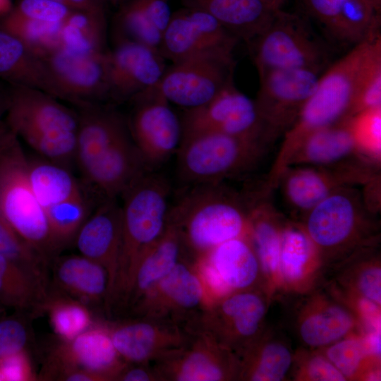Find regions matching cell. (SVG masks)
Listing matches in <instances>:
<instances>
[{"mask_svg":"<svg viewBox=\"0 0 381 381\" xmlns=\"http://www.w3.org/2000/svg\"><path fill=\"white\" fill-rule=\"evenodd\" d=\"M381 65V37L362 42L320 75L315 90L284 134L280 152L291 156L313 131L349 118L365 79Z\"/></svg>","mask_w":381,"mask_h":381,"instance_id":"cell-1","label":"cell"},{"mask_svg":"<svg viewBox=\"0 0 381 381\" xmlns=\"http://www.w3.org/2000/svg\"><path fill=\"white\" fill-rule=\"evenodd\" d=\"M188 187L169 207L168 220L177 226L184 250L194 262L226 241L248 236L245 197L224 182Z\"/></svg>","mask_w":381,"mask_h":381,"instance_id":"cell-2","label":"cell"},{"mask_svg":"<svg viewBox=\"0 0 381 381\" xmlns=\"http://www.w3.org/2000/svg\"><path fill=\"white\" fill-rule=\"evenodd\" d=\"M171 186L155 170L138 179L122 195V241L109 303H124L143 252L164 232L168 221Z\"/></svg>","mask_w":381,"mask_h":381,"instance_id":"cell-3","label":"cell"},{"mask_svg":"<svg viewBox=\"0 0 381 381\" xmlns=\"http://www.w3.org/2000/svg\"><path fill=\"white\" fill-rule=\"evenodd\" d=\"M4 121L13 133L46 159L62 163L73 152L77 111L44 91L8 85Z\"/></svg>","mask_w":381,"mask_h":381,"instance_id":"cell-4","label":"cell"},{"mask_svg":"<svg viewBox=\"0 0 381 381\" xmlns=\"http://www.w3.org/2000/svg\"><path fill=\"white\" fill-rule=\"evenodd\" d=\"M373 214L354 187H343L309 211L301 224L322 262L349 256L373 236Z\"/></svg>","mask_w":381,"mask_h":381,"instance_id":"cell-5","label":"cell"},{"mask_svg":"<svg viewBox=\"0 0 381 381\" xmlns=\"http://www.w3.org/2000/svg\"><path fill=\"white\" fill-rule=\"evenodd\" d=\"M0 216L49 262L57 254L28 176V157L9 129L0 141Z\"/></svg>","mask_w":381,"mask_h":381,"instance_id":"cell-6","label":"cell"},{"mask_svg":"<svg viewBox=\"0 0 381 381\" xmlns=\"http://www.w3.org/2000/svg\"><path fill=\"white\" fill-rule=\"evenodd\" d=\"M267 147L219 132H202L182 138L176 152V174L188 186L224 182L253 169Z\"/></svg>","mask_w":381,"mask_h":381,"instance_id":"cell-7","label":"cell"},{"mask_svg":"<svg viewBox=\"0 0 381 381\" xmlns=\"http://www.w3.org/2000/svg\"><path fill=\"white\" fill-rule=\"evenodd\" d=\"M259 75L272 70L310 69L320 72L327 52L307 20L281 9L248 44Z\"/></svg>","mask_w":381,"mask_h":381,"instance_id":"cell-8","label":"cell"},{"mask_svg":"<svg viewBox=\"0 0 381 381\" xmlns=\"http://www.w3.org/2000/svg\"><path fill=\"white\" fill-rule=\"evenodd\" d=\"M267 310L260 291H233L207 303L188 328L210 335L239 358L262 333Z\"/></svg>","mask_w":381,"mask_h":381,"instance_id":"cell-9","label":"cell"},{"mask_svg":"<svg viewBox=\"0 0 381 381\" xmlns=\"http://www.w3.org/2000/svg\"><path fill=\"white\" fill-rule=\"evenodd\" d=\"M235 66L233 54L193 56L167 68L156 88L170 104L197 108L233 83Z\"/></svg>","mask_w":381,"mask_h":381,"instance_id":"cell-10","label":"cell"},{"mask_svg":"<svg viewBox=\"0 0 381 381\" xmlns=\"http://www.w3.org/2000/svg\"><path fill=\"white\" fill-rule=\"evenodd\" d=\"M182 138L202 132H219L260 143H270L265 126L251 99L234 85H228L209 102L184 109L180 117Z\"/></svg>","mask_w":381,"mask_h":381,"instance_id":"cell-11","label":"cell"},{"mask_svg":"<svg viewBox=\"0 0 381 381\" xmlns=\"http://www.w3.org/2000/svg\"><path fill=\"white\" fill-rule=\"evenodd\" d=\"M207 298L192 260L185 253L174 267L131 309L136 315L188 328Z\"/></svg>","mask_w":381,"mask_h":381,"instance_id":"cell-12","label":"cell"},{"mask_svg":"<svg viewBox=\"0 0 381 381\" xmlns=\"http://www.w3.org/2000/svg\"><path fill=\"white\" fill-rule=\"evenodd\" d=\"M127 364L114 347L105 322L96 321L74 338L59 339L51 346L40 377L57 380L66 372L83 370L98 375L103 381H115Z\"/></svg>","mask_w":381,"mask_h":381,"instance_id":"cell-13","label":"cell"},{"mask_svg":"<svg viewBox=\"0 0 381 381\" xmlns=\"http://www.w3.org/2000/svg\"><path fill=\"white\" fill-rule=\"evenodd\" d=\"M127 120L131 137L153 170L176 153L182 140L180 117L156 86L138 95Z\"/></svg>","mask_w":381,"mask_h":381,"instance_id":"cell-14","label":"cell"},{"mask_svg":"<svg viewBox=\"0 0 381 381\" xmlns=\"http://www.w3.org/2000/svg\"><path fill=\"white\" fill-rule=\"evenodd\" d=\"M259 76L260 85L255 102L271 143L296 121L320 75L310 69H284Z\"/></svg>","mask_w":381,"mask_h":381,"instance_id":"cell-15","label":"cell"},{"mask_svg":"<svg viewBox=\"0 0 381 381\" xmlns=\"http://www.w3.org/2000/svg\"><path fill=\"white\" fill-rule=\"evenodd\" d=\"M375 167L378 166L365 161L336 167L290 166L281 175L277 186H281L289 207L303 217L337 190L365 185L377 177Z\"/></svg>","mask_w":381,"mask_h":381,"instance_id":"cell-16","label":"cell"},{"mask_svg":"<svg viewBox=\"0 0 381 381\" xmlns=\"http://www.w3.org/2000/svg\"><path fill=\"white\" fill-rule=\"evenodd\" d=\"M107 52L85 56L59 47L42 57L48 72L51 95L73 107L104 103L109 99Z\"/></svg>","mask_w":381,"mask_h":381,"instance_id":"cell-17","label":"cell"},{"mask_svg":"<svg viewBox=\"0 0 381 381\" xmlns=\"http://www.w3.org/2000/svg\"><path fill=\"white\" fill-rule=\"evenodd\" d=\"M191 331V337L185 346L150 364L160 380H237L239 369L238 357L210 335Z\"/></svg>","mask_w":381,"mask_h":381,"instance_id":"cell-18","label":"cell"},{"mask_svg":"<svg viewBox=\"0 0 381 381\" xmlns=\"http://www.w3.org/2000/svg\"><path fill=\"white\" fill-rule=\"evenodd\" d=\"M207 303L231 292L254 288L261 272L248 236L226 241L194 262Z\"/></svg>","mask_w":381,"mask_h":381,"instance_id":"cell-19","label":"cell"},{"mask_svg":"<svg viewBox=\"0 0 381 381\" xmlns=\"http://www.w3.org/2000/svg\"><path fill=\"white\" fill-rule=\"evenodd\" d=\"M238 39L209 13L184 7L172 13L159 52L172 63L202 54H233Z\"/></svg>","mask_w":381,"mask_h":381,"instance_id":"cell-20","label":"cell"},{"mask_svg":"<svg viewBox=\"0 0 381 381\" xmlns=\"http://www.w3.org/2000/svg\"><path fill=\"white\" fill-rule=\"evenodd\" d=\"M105 324L114 347L128 363L152 364L182 348L192 334L186 327L142 318Z\"/></svg>","mask_w":381,"mask_h":381,"instance_id":"cell-21","label":"cell"},{"mask_svg":"<svg viewBox=\"0 0 381 381\" xmlns=\"http://www.w3.org/2000/svg\"><path fill=\"white\" fill-rule=\"evenodd\" d=\"M157 49L128 41L114 44L106 54L109 99L131 101L155 87L167 67Z\"/></svg>","mask_w":381,"mask_h":381,"instance_id":"cell-22","label":"cell"},{"mask_svg":"<svg viewBox=\"0 0 381 381\" xmlns=\"http://www.w3.org/2000/svg\"><path fill=\"white\" fill-rule=\"evenodd\" d=\"M306 10L327 37L342 45L379 35L380 13L368 0H303Z\"/></svg>","mask_w":381,"mask_h":381,"instance_id":"cell-23","label":"cell"},{"mask_svg":"<svg viewBox=\"0 0 381 381\" xmlns=\"http://www.w3.org/2000/svg\"><path fill=\"white\" fill-rule=\"evenodd\" d=\"M121 241V206L117 199L100 201L74 240L80 255L99 263L107 272L109 287L106 306L116 279Z\"/></svg>","mask_w":381,"mask_h":381,"instance_id":"cell-24","label":"cell"},{"mask_svg":"<svg viewBox=\"0 0 381 381\" xmlns=\"http://www.w3.org/2000/svg\"><path fill=\"white\" fill-rule=\"evenodd\" d=\"M151 170L128 132L99 156L83 176L100 202L121 197L138 179Z\"/></svg>","mask_w":381,"mask_h":381,"instance_id":"cell-25","label":"cell"},{"mask_svg":"<svg viewBox=\"0 0 381 381\" xmlns=\"http://www.w3.org/2000/svg\"><path fill=\"white\" fill-rule=\"evenodd\" d=\"M78 114L75 164L83 175L113 143L129 132L127 120L104 103L74 106Z\"/></svg>","mask_w":381,"mask_h":381,"instance_id":"cell-26","label":"cell"},{"mask_svg":"<svg viewBox=\"0 0 381 381\" xmlns=\"http://www.w3.org/2000/svg\"><path fill=\"white\" fill-rule=\"evenodd\" d=\"M358 318L346 306L325 296L310 298L298 314V338L312 349H323L355 334Z\"/></svg>","mask_w":381,"mask_h":381,"instance_id":"cell-27","label":"cell"},{"mask_svg":"<svg viewBox=\"0 0 381 381\" xmlns=\"http://www.w3.org/2000/svg\"><path fill=\"white\" fill-rule=\"evenodd\" d=\"M268 193L270 191L263 188L247 198L249 222L248 237L268 285L277 286L282 284L279 255L281 234L285 219L266 198Z\"/></svg>","mask_w":381,"mask_h":381,"instance_id":"cell-28","label":"cell"},{"mask_svg":"<svg viewBox=\"0 0 381 381\" xmlns=\"http://www.w3.org/2000/svg\"><path fill=\"white\" fill-rule=\"evenodd\" d=\"M171 15L169 0H125L113 18V42H133L159 51Z\"/></svg>","mask_w":381,"mask_h":381,"instance_id":"cell-29","label":"cell"},{"mask_svg":"<svg viewBox=\"0 0 381 381\" xmlns=\"http://www.w3.org/2000/svg\"><path fill=\"white\" fill-rule=\"evenodd\" d=\"M184 7L213 16L238 40L247 44L265 30L278 11L269 0H180Z\"/></svg>","mask_w":381,"mask_h":381,"instance_id":"cell-30","label":"cell"},{"mask_svg":"<svg viewBox=\"0 0 381 381\" xmlns=\"http://www.w3.org/2000/svg\"><path fill=\"white\" fill-rule=\"evenodd\" d=\"M184 253L180 232L168 220L162 235L140 256L124 306L132 309L174 267Z\"/></svg>","mask_w":381,"mask_h":381,"instance_id":"cell-31","label":"cell"},{"mask_svg":"<svg viewBox=\"0 0 381 381\" xmlns=\"http://www.w3.org/2000/svg\"><path fill=\"white\" fill-rule=\"evenodd\" d=\"M362 160L370 161L358 152L344 119L308 135L292 155L288 167H336Z\"/></svg>","mask_w":381,"mask_h":381,"instance_id":"cell-32","label":"cell"},{"mask_svg":"<svg viewBox=\"0 0 381 381\" xmlns=\"http://www.w3.org/2000/svg\"><path fill=\"white\" fill-rule=\"evenodd\" d=\"M54 279L64 292L87 306H106L109 277L99 263L80 255L56 258Z\"/></svg>","mask_w":381,"mask_h":381,"instance_id":"cell-33","label":"cell"},{"mask_svg":"<svg viewBox=\"0 0 381 381\" xmlns=\"http://www.w3.org/2000/svg\"><path fill=\"white\" fill-rule=\"evenodd\" d=\"M0 81L10 86H25L51 95L44 59L15 35L0 26Z\"/></svg>","mask_w":381,"mask_h":381,"instance_id":"cell-34","label":"cell"},{"mask_svg":"<svg viewBox=\"0 0 381 381\" xmlns=\"http://www.w3.org/2000/svg\"><path fill=\"white\" fill-rule=\"evenodd\" d=\"M262 333L239 357L237 380L279 381L288 374L294 362L288 345Z\"/></svg>","mask_w":381,"mask_h":381,"instance_id":"cell-35","label":"cell"},{"mask_svg":"<svg viewBox=\"0 0 381 381\" xmlns=\"http://www.w3.org/2000/svg\"><path fill=\"white\" fill-rule=\"evenodd\" d=\"M48 284L0 255V303L34 315L42 313Z\"/></svg>","mask_w":381,"mask_h":381,"instance_id":"cell-36","label":"cell"},{"mask_svg":"<svg viewBox=\"0 0 381 381\" xmlns=\"http://www.w3.org/2000/svg\"><path fill=\"white\" fill-rule=\"evenodd\" d=\"M320 262L318 253L301 224L285 220L279 255L282 284L299 286Z\"/></svg>","mask_w":381,"mask_h":381,"instance_id":"cell-37","label":"cell"},{"mask_svg":"<svg viewBox=\"0 0 381 381\" xmlns=\"http://www.w3.org/2000/svg\"><path fill=\"white\" fill-rule=\"evenodd\" d=\"M28 176L43 209L83 193L69 169L39 155L28 157Z\"/></svg>","mask_w":381,"mask_h":381,"instance_id":"cell-38","label":"cell"},{"mask_svg":"<svg viewBox=\"0 0 381 381\" xmlns=\"http://www.w3.org/2000/svg\"><path fill=\"white\" fill-rule=\"evenodd\" d=\"M107 16L73 11L63 23L61 47L71 52L99 56L107 52Z\"/></svg>","mask_w":381,"mask_h":381,"instance_id":"cell-39","label":"cell"},{"mask_svg":"<svg viewBox=\"0 0 381 381\" xmlns=\"http://www.w3.org/2000/svg\"><path fill=\"white\" fill-rule=\"evenodd\" d=\"M58 339L69 340L89 329L96 322L90 307L59 291L48 293L42 306Z\"/></svg>","mask_w":381,"mask_h":381,"instance_id":"cell-40","label":"cell"},{"mask_svg":"<svg viewBox=\"0 0 381 381\" xmlns=\"http://www.w3.org/2000/svg\"><path fill=\"white\" fill-rule=\"evenodd\" d=\"M63 23L30 19L11 9L1 17L0 26L20 40L36 54L44 57L61 47Z\"/></svg>","mask_w":381,"mask_h":381,"instance_id":"cell-41","label":"cell"},{"mask_svg":"<svg viewBox=\"0 0 381 381\" xmlns=\"http://www.w3.org/2000/svg\"><path fill=\"white\" fill-rule=\"evenodd\" d=\"M56 253L73 242L90 215V207L82 193L44 209Z\"/></svg>","mask_w":381,"mask_h":381,"instance_id":"cell-42","label":"cell"},{"mask_svg":"<svg viewBox=\"0 0 381 381\" xmlns=\"http://www.w3.org/2000/svg\"><path fill=\"white\" fill-rule=\"evenodd\" d=\"M324 355L347 380L373 376L369 368L377 360L369 351L363 338L357 334L341 339L325 348Z\"/></svg>","mask_w":381,"mask_h":381,"instance_id":"cell-43","label":"cell"},{"mask_svg":"<svg viewBox=\"0 0 381 381\" xmlns=\"http://www.w3.org/2000/svg\"><path fill=\"white\" fill-rule=\"evenodd\" d=\"M0 255L47 284L49 261L28 243L1 216Z\"/></svg>","mask_w":381,"mask_h":381,"instance_id":"cell-44","label":"cell"},{"mask_svg":"<svg viewBox=\"0 0 381 381\" xmlns=\"http://www.w3.org/2000/svg\"><path fill=\"white\" fill-rule=\"evenodd\" d=\"M346 123L358 152L380 164L381 157V107L359 112Z\"/></svg>","mask_w":381,"mask_h":381,"instance_id":"cell-45","label":"cell"},{"mask_svg":"<svg viewBox=\"0 0 381 381\" xmlns=\"http://www.w3.org/2000/svg\"><path fill=\"white\" fill-rule=\"evenodd\" d=\"M27 312L0 318V358L28 349L31 342V327Z\"/></svg>","mask_w":381,"mask_h":381,"instance_id":"cell-46","label":"cell"},{"mask_svg":"<svg viewBox=\"0 0 381 381\" xmlns=\"http://www.w3.org/2000/svg\"><path fill=\"white\" fill-rule=\"evenodd\" d=\"M352 273L349 279V289L353 298L363 299L380 307L381 267L380 260L371 258L362 262Z\"/></svg>","mask_w":381,"mask_h":381,"instance_id":"cell-47","label":"cell"},{"mask_svg":"<svg viewBox=\"0 0 381 381\" xmlns=\"http://www.w3.org/2000/svg\"><path fill=\"white\" fill-rule=\"evenodd\" d=\"M12 9L26 18L49 23H63L73 11L53 0H19Z\"/></svg>","mask_w":381,"mask_h":381,"instance_id":"cell-48","label":"cell"},{"mask_svg":"<svg viewBox=\"0 0 381 381\" xmlns=\"http://www.w3.org/2000/svg\"><path fill=\"white\" fill-rule=\"evenodd\" d=\"M296 377L300 380L310 381L346 380L327 357L319 352H313L301 359Z\"/></svg>","mask_w":381,"mask_h":381,"instance_id":"cell-49","label":"cell"},{"mask_svg":"<svg viewBox=\"0 0 381 381\" xmlns=\"http://www.w3.org/2000/svg\"><path fill=\"white\" fill-rule=\"evenodd\" d=\"M0 372L4 378V381H31L37 380L28 349L0 358Z\"/></svg>","mask_w":381,"mask_h":381,"instance_id":"cell-50","label":"cell"},{"mask_svg":"<svg viewBox=\"0 0 381 381\" xmlns=\"http://www.w3.org/2000/svg\"><path fill=\"white\" fill-rule=\"evenodd\" d=\"M381 107V65L365 79L354 100L350 116L365 110Z\"/></svg>","mask_w":381,"mask_h":381,"instance_id":"cell-51","label":"cell"},{"mask_svg":"<svg viewBox=\"0 0 381 381\" xmlns=\"http://www.w3.org/2000/svg\"><path fill=\"white\" fill-rule=\"evenodd\" d=\"M115 381H161L150 364L128 363Z\"/></svg>","mask_w":381,"mask_h":381,"instance_id":"cell-52","label":"cell"},{"mask_svg":"<svg viewBox=\"0 0 381 381\" xmlns=\"http://www.w3.org/2000/svg\"><path fill=\"white\" fill-rule=\"evenodd\" d=\"M64 4L72 11L107 16V4L102 0H53Z\"/></svg>","mask_w":381,"mask_h":381,"instance_id":"cell-53","label":"cell"},{"mask_svg":"<svg viewBox=\"0 0 381 381\" xmlns=\"http://www.w3.org/2000/svg\"><path fill=\"white\" fill-rule=\"evenodd\" d=\"M4 84L0 81V123L4 121L8 99V85Z\"/></svg>","mask_w":381,"mask_h":381,"instance_id":"cell-54","label":"cell"},{"mask_svg":"<svg viewBox=\"0 0 381 381\" xmlns=\"http://www.w3.org/2000/svg\"><path fill=\"white\" fill-rule=\"evenodd\" d=\"M12 8L11 0H0V16L6 15Z\"/></svg>","mask_w":381,"mask_h":381,"instance_id":"cell-55","label":"cell"},{"mask_svg":"<svg viewBox=\"0 0 381 381\" xmlns=\"http://www.w3.org/2000/svg\"><path fill=\"white\" fill-rule=\"evenodd\" d=\"M8 131V128L6 125L4 121L0 123V141Z\"/></svg>","mask_w":381,"mask_h":381,"instance_id":"cell-56","label":"cell"},{"mask_svg":"<svg viewBox=\"0 0 381 381\" xmlns=\"http://www.w3.org/2000/svg\"><path fill=\"white\" fill-rule=\"evenodd\" d=\"M107 5L110 4L117 8L125 0H102Z\"/></svg>","mask_w":381,"mask_h":381,"instance_id":"cell-57","label":"cell"},{"mask_svg":"<svg viewBox=\"0 0 381 381\" xmlns=\"http://www.w3.org/2000/svg\"><path fill=\"white\" fill-rule=\"evenodd\" d=\"M373 6L380 13L381 11V0H368Z\"/></svg>","mask_w":381,"mask_h":381,"instance_id":"cell-58","label":"cell"},{"mask_svg":"<svg viewBox=\"0 0 381 381\" xmlns=\"http://www.w3.org/2000/svg\"><path fill=\"white\" fill-rule=\"evenodd\" d=\"M269 1L276 8H282V6L286 0H269Z\"/></svg>","mask_w":381,"mask_h":381,"instance_id":"cell-59","label":"cell"},{"mask_svg":"<svg viewBox=\"0 0 381 381\" xmlns=\"http://www.w3.org/2000/svg\"><path fill=\"white\" fill-rule=\"evenodd\" d=\"M5 307L0 303V318L4 315Z\"/></svg>","mask_w":381,"mask_h":381,"instance_id":"cell-60","label":"cell"},{"mask_svg":"<svg viewBox=\"0 0 381 381\" xmlns=\"http://www.w3.org/2000/svg\"><path fill=\"white\" fill-rule=\"evenodd\" d=\"M0 381H4V378L1 372H0Z\"/></svg>","mask_w":381,"mask_h":381,"instance_id":"cell-61","label":"cell"}]
</instances>
